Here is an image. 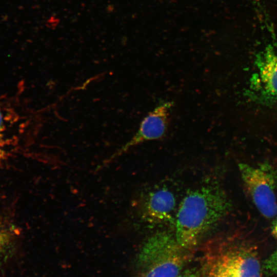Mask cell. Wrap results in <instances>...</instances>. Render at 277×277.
Instances as JSON below:
<instances>
[{
  "label": "cell",
  "instance_id": "3957f363",
  "mask_svg": "<svg viewBox=\"0 0 277 277\" xmlns=\"http://www.w3.org/2000/svg\"><path fill=\"white\" fill-rule=\"evenodd\" d=\"M243 185L252 202L265 217L277 215V169L268 162L256 166L239 164Z\"/></svg>",
  "mask_w": 277,
  "mask_h": 277
},
{
  "label": "cell",
  "instance_id": "8992f818",
  "mask_svg": "<svg viewBox=\"0 0 277 277\" xmlns=\"http://www.w3.org/2000/svg\"><path fill=\"white\" fill-rule=\"evenodd\" d=\"M172 107L173 103L170 102L159 104L144 117L133 137L115 152L109 160L120 156L138 144L163 138L168 128Z\"/></svg>",
  "mask_w": 277,
  "mask_h": 277
},
{
  "label": "cell",
  "instance_id": "5b68a950",
  "mask_svg": "<svg viewBox=\"0 0 277 277\" xmlns=\"http://www.w3.org/2000/svg\"><path fill=\"white\" fill-rule=\"evenodd\" d=\"M209 249L207 259L232 277H262L260 262L255 253L243 246L218 245Z\"/></svg>",
  "mask_w": 277,
  "mask_h": 277
},
{
  "label": "cell",
  "instance_id": "ba28073f",
  "mask_svg": "<svg viewBox=\"0 0 277 277\" xmlns=\"http://www.w3.org/2000/svg\"><path fill=\"white\" fill-rule=\"evenodd\" d=\"M15 122L14 111L0 102V156L5 153V149L13 140Z\"/></svg>",
  "mask_w": 277,
  "mask_h": 277
},
{
  "label": "cell",
  "instance_id": "9c48e42d",
  "mask_svg": "<svg viewBox=\"0 0 277 277\" xmlns=\"http://www.w3.org/2000/svg\"><path fill=\"white\" fill-rule=\"evenodd\" d=\"M16 245V233L14 227L0 216V261L10 257Z\"/></svg>",
  "mask_w": 277,
  "mask_h": 277
},
{
  "label": "cell",
  "instance_id": "6da1fadb",
  "mask_svg": "<svg viewBox=\"0 0 277 277\" xmlns=\"http://www.w3.org/2000/svg\"><path fill=\"white\" fill-rule=\"evenodd\" d=\"M231 208L229 197L219 185H205L191 190L183 199L176 214L174 234L177 242L191 251Z\"/></svg>",
  "mask_w": 277,
  "mask_h": 277
},
{
  "label": "cell",
  "instance_id": "7a4b0ae2",
  "mask_svg": "<svg viewBox=\"0 0 277 277\" xmlns=\"http://www.w3.org/2000/svg\"><path fill=\"white\" fill-rule=\"evenodd\" d=\"M175 234L158 232L148 238L137 256V277H175L190 258Z\"/></svg>",
  "mask_w": 277,
  "mask_h": 277
},
{
  "label": "cell",
  "instance_id": "8fae6325",
  "mask_svg": "<svg viewBox=\"0 0 277 277\" xmlns=\"http://www.w3.org/2000/svg\"><path fill=\"white\" fill-rule=\"evenodd\" d=\"M266 266L269 271L277 275V248L268 259Z\"/></svg>",
  "mask_w": 277,
  "mask_h": 277
},
{
  "label": "cell",
  "instance_id": "4fadbf2b",
  "mask_svg": "<svg viewBox=\"0 0 277 277\" xmlns=\"http://www.w3.org/2000/svg\"><path fill=\"white\" fill-rule=\"evenodd\" d=\"M271 233L272 235L277 239V217L272 223L271 226Z\"/></svg>",
  "mask_w": 277,
  "mask_h": 277
},
{
  "label": "cell",
  "instance_id": "7c38bea8",
  "mask_svg": "<svg viewBox=\"0 0 277 277\" xmlns=\"http://www.w3.org/2000/svg\"><path fill=\"white\" fill-rule=\"evenodd\" d=\"M175 277H201V275L196 269L188 268L183 269Z\"/></svg>",
  "mask_w": 277,
  "mask_h": 277
},
{
  "label": "cell",
  "instance_id": "30bf717a",
  "mask_svg": "<svg viewBox=\"0 0 277 277\" xmlns=\"http://www.w3.org/2000/svg\"><path fill=\"white\" fill-rule=\"evenodd\" d=\"M207 263L204 277H232L213 262L207 259Z\"/></svg>",
  "mask_w": 277,
  "mask_h": 277
},
{
  "label": "cell",
  "instance_id": "277c9868",
  "mask_svg": "<svg viewBox=\"0 0 277 277\" xmlns=\"http://www.w3.org/2000/svg\"><path fill=\"white\" fill-rule=\"evenodd\" d=\"M248 95L262 105L277 107V46L266 48L256 58Z\"/></svg>",
  "mask_w": 277,
  "mask_h": 277
},
{
  "label": "cell",
  "instance_id": "52a82bcc",
  "mask_svg": "<svg viewBox=\"0 0 277 277\" xmlns=\"http://www.w3.org/2000/svg\"><path fill=\"white\" fill-rule=\"evenodd\" d=\"M175 205V197L170 190L159 189L147 195L142 208V216L146 222L153 225L170 222Z\"/></svg>",
  "mask_w": 277,
  "mask_h": 277
}]
</instances>
